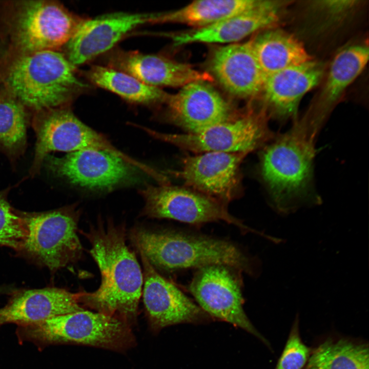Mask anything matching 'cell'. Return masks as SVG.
I'll list each match as a JSON object with an SVG mask.
<instances>
[{"mask_svg": "<svg viewBox=\"0 0 369 369\" xmlns=\"http://www.w3.org/2000/svg\"><path fill=\"white\" fill-rule=\"evenodd\" d=\"M324 71L322 63L311 59L266 75L261 93L268 116L297 120L300 100L318 85Z\"/></svg>", "mask_w": 369, "mask_h": 369, "instance_id": "obj_18", "label": "cell"}, {"mask_svg": "<svg viewBox=\"0 0 369 369\" xmlns=\"http://www.w3.org/2000/svg\"><path fill=\"white\" fill-rule=\"evenodd\" d=\"M143 300L151 327L159 331L181 323L200 324L211 317L173 283L161 275L139 251Z\"/></svg>", "mask_w": 369, "mask_h": 369, "instance_id": "obj_15", "label": "cell"}, {"mask_svg": "<svg viewBox=\"0 0 369 369\" xmlns=\"http://www.w3.org/2000/svg\"><path fill=\"white\" fill-rule=\"evenodd\" d=\"M107 66L126 72L143 83L156 88L182 87L198 81L212 82L209 73L163 56L137 51L112 49L107 52Z\"/></svg>", "mask_w": 369, "mask_h": 369, "instance_id": "obj_17", "label": "cell"}, {"mask_svg": "<svg viewBox=\"0 0 369 369\" xmlns=\"http://www.w3.org/2000/svg\"><path fill=\"white\" fill-rule=\"evenodd\" d=\"M307 369H369L368 347L344 339L326 340L313 353Z\"/></svg>", "mask_w": 369, "mask_h": 369, "instance_id": "obj_27", "label": "cell"}, {"mask_svg": "<svg viewBox=\"0 0 369 369\" xmlns=\"http://www.w3.org/2000/svg\"><path fill=\"white\" fill-rule=\"evenodd\" d=\"M85 75L94 85L134 104L150 106L163 102L168 95L160 88L147 85L126 72L107 66L92 65Z\"/></svg>", "mask_w": 369, "mask_h": 369, "instance_id": "obj_24", "label": "cell"}, {"mask_svg": "<svg viewBox=\"0 0 369 369\" xmlns=\"http://www.w3.org/2000/svg\"><path fill=\"white\" fill-rule=\"evenodd\" d=\"M28 111L10 95L0 96V152L12 162L25 152Z\"/></svg>", "mask_w": 369, "mask_h": 369, "instance_id": "obj_26", "label": "cell"}, {"mask_svg": "<svg viewBox=\"0 0 369 369\" xmlns=\"http://www.w3.org/2000/svg\"><path fill=\"white\" fill-rule=\"evenodd\" d=\"M77 207L36 212L19 210L26 236L16 253L53 272L77 261L83 248L77 234L80 213Z\"/></svg>", "mask_w": 369, "mask_h": 369, "instance_id": "obj_7", "label": "cell"}, {"mask_svg": "<svg viewBox=\"0 0 369 369\" xmlns=\"http://www.w3.org/2000/svg\"><path fill=\"white\" fill-rule=\"evenodd\" d=\"M315 138L298 119L275 135L261 155L260 172L275 207L285 212L318 201L313 185Z\"/></svg>", "mask_w": 369, "mask_h": 369, "instance_id": "obj_4", "label": "cell"}, {"mask_svg": "<svg viewBox=\"0 0 369 369\" xmlns=\"http://www.w3.org/2000/svg\"><path fill=\"white\" fill-rule=\"evenodd\" d=\"M45 162L51 171L69 183L97 191L134 183L139 179L141 170L122 158L102 150L77 151L61 157L49 155Z\"/></svg>", "mask_w": 369, "mask_h": 369, "instance_id": "obj_12", "label": "cell"}, {"mask_svg": "<svg viewBox=\"0 0 369 369\" xmlns=\"http://www.w3.org/2000/svg\"><path fill=\"white\" fill-rule=\"evenodd\" d=\"M283 5L282 1L259 0L253 7L210 26L170 36L175 46L236 43L274 25Z\"/></svg>", "mask_w": 369, "mask_h": 369, "instance_id": "obj_19", "label": "cell"}, {"mask_svg": "<svg viewBox=\"0 0 369 369\" xmlns=\"http://www.w3.org/2000/svg\"><path fill=\"white\" fill-rule=\"evenodd\" d=\"M31 123L36 137L34 158L29 170L31 176L39 173L46 157L54 151H105L141 170L146 168L145 165L119 151L104 136L81 122L68 107L34 112Z\"/></svg>", "mask_w": 369, "mask_h": 369, "instance_id": "obj_8", "label": "cell"}, {"mask_svg": "<svg viewBox=\"0 0 369 369\" xmlns=\"http://www.w3.org/2000/svg\"><path fill=\"white\" fill-rule=\"evenodd\" d=\"M309 353L296 328H293L276 369H301Z\"/></svg>", "mask_w": 369, "mask_h": 369, "instance_id": "obj_29", "label": "cell"}, {"mask_svg": "<svg viewBox=\"0 0 369 369\" xmlns=\"http://www.w3.org/2000/svg\"><path fill=\"white\" fill-rule=\"evenodd\" d=\"M133 241L156 269L174 272L212 264L231 266L251 276L256 262L241 246L229 240L177 230L137 228Z\"/></svg>", "mask_w": 369, "mask_h": 369, "instance_id": "obj_2", "label": "cell"}, {"mask_svg": "<svg viewBox=\"0 0 369 369\" xmlns=\"http://www.w3.org/2000/svg\"><path fill=\"white\" fill-rule=\"evenodd\" d=\"M3 82L9 94L34 113L68 107L89 87L66 55L53 50L14 56Z\"/></svg>", "mask_w": 369, "mask_h": 369, "instance_id": "obj_3", "label": "cell"}, {"mask_svg": "<svg viewBox=\"0 0 369 369\" xmlns=\"http://www.w3.org/2000/svg\"><path fill=\"white\" fill-rule=\"evenodd\" d=\"M241 273L226 265L204 266L196 270L189 290L211 318L232 324L264 341L243 310Z\"/></svg>", "mask_w": 369, "mask_h": 369, "instance_id": "obj_11", "label": "cell"}, {"mask_svg": "<svg viewBox=\"0 0 369 369\" xmlns=\"http://www.w3.org/2000/svg\"><path fill=\"white\" fill-rule=\"evenodd\" d=\"M15 333L19 343L30 342L40 350L51 345L76 344L119 351L134 341L126 321L85 310L17 326Z\"/></svg>", "mask_w": 369, "mask_h": 369, "instance_id": "obj_6", "label": "cell"}, {"mask_svg": "<svg viewBox=\"0 0 369 369\" xmlns=\"http://www.w3.org/2000/svg\"><path fill=\"white\" fill-rule=\"evenodd\" d=\"M250 41L265 76L312 59L298 39L280 29L261 30Z\"/></svg>", "mask_w": 369, "mask_h": 369, "instance_id": "obj_23", "label": "cell"}, {"mask_svg": "<svg viewBox=\"0 0 369 369\" xmlns=\"http://www.w3.org/2000/svg\"><path fill=\"white\" fill-rule=\"evenodd\" d=\"M145 201L144 215L199 225L223 221L243 233L253 231L232 216L227 205L188 187L168 183L148 185L140 191Z\"/></svg>", "mask_w": 369, "mask_h": 369, "instance_id": "obj_10", "label": "cell"}, {"mask_svg": "<svg viewBox=\"0 0 369 369\" xmlns=\"http://www.w3.org/2000/svg\"><path fill=\"white\" fill-rule=\"evenodd\" d=\"M368 54L367 46L354 45L341 49L334 57L320 94L300 120L312 136L316 137L344 90L363 70Z\"/></svg>", "mask_w": 369, "mask_h": 369, "instance_id": "obj_20", "label": "cell"}, {"mask_svg": "<svg viewBox=\"0 0 369 369\" xmlns=\"http://www.w3.org/2000/svg\"><path fill=\"white\" fill-rule=\"evenodd\" d=\"M10 187L0 191V245L17 252L22 245L26 230L19 210L8 201Z\"/></svg>", "mask_w": 369, "mask_h": 369, "instance_id": "obj_28", "label": "cell"}, {"mask_svg": "<svg viewBox=\"0 0 369 369\" xmlns=\"http://www.w3.org/2000/svg\"><path fill=\"white\" fill-rule=\"evenodd\" d=\"M258 1H195L175 10L158 12L157 24L179 23L201 28L249 9Z\"/></svg>", "mask_w": 369, "mask_h": 369, "instance_id": "obj_25", "label": "cell"}, {"mask_svg": "<svg viewBox=\"0 0 369 369\" xmlns=\"http://www.w3.org/2000/svg\"><path fill=\"white\" fill-rule=\"evenodd\" d=\"M264 109L250 111L236 118L195 133L170 134L143 128L154 138L191 152L249 153L270 141L275 135L268 125Z\"/></svg>", "mask_w": 369, "mask_h": 369, "instance_id": "obj_9", "label": "cell"}, {"mask_svg": "<svg viewBox=\"0 0 369 369\" xmlns=\"http://www.w3.org/2000/svg\"><path fill=\"white\" fill-rule=\"evenodd\" d=\"M14 290H15V289L11 286H8V285L0 286V294H11Z\"/></svg>", "mask_w": 369, "mask_h": 369, "instance_id": "obj_30", "label": "cell"}, {"mask_svg": "<svg viewBox=\"0 0 369 369\" xmlns=\"http://www.w3.org/2000/svg\"><path fill=\"white\" fill-rule=\"evenodd\" d=\"M5 38L15 56L65 46L87 18L57 2L7 4L2 15Z\"/></svg>", "mask_w": 369, "mask_h": 369, "instance_id": "obj_5", "label": "cell"}, {"mask_svg": "<svg viewBox=\"0 0 369 369\" xmlns=\"http://www.w3.org/2000/svg\"><path fill=\"white\" fill-rule=\"evenodd\" d=\"M207 81L188 84L163 103L169 120L188 133L203 131L238 116L230 104Z\"/></svg>", "mask_w": 369, "mask_h": 369, "instance_id": "obj_16", "label": "cell"}, {"mask_svg": "<svg viewBox=\"0 0 369 369\" xmlns=\"http://www.w3.org/2000/svg\"><path fill=\"white\" fill-rule=\"evenodd\" d=\"M248 154L211 152L188 156L180 170L170 173L187 187L228 205L241 192L240 166Z\"/></svg>", "mask_w": 369, "mask_h": 369, "instance_id": "obj_13", "label": "cell"}, {"mask_svg": "<svg viewBox=\"0 0 369 369\" xmlns=\"http://www.w3.org/2000/svg\"><path fill=\"white\" fill-rule=\"evenodd\" d=\"M0 308V327L7 324H31L51 318L84 310L77 294L64 289L46 287L14 290Z\"/></svg>", "mask_w": 369, "mask_h": 369, "instance_id": "obj_22", "label": "cell"}, {"mask_svg": "<svg viewBox=\"0 0 369 369\" xmlns=\"http://www.w3.org/2000/svg\"><path fill=\"white\" fill-rule=\"evenodd\" d=\"M156 12H115L87 18L65 46L66 56L75 67L111 50L127 34L156 24Z\"/></svg>", "mask_w": 369, "mask_h": 369, "instance_id": "obj_14", "label": "cell"}, {"mask_svg": "<svg viewBox=\"0 0 369 369\" xmlns=\"http://www.w3.org/2000/svg\"><path fill=\"white\" fill-rule=\"evenodd\" d=\"M210 65L213 77L230 94L250 98L261 93L265 75L250 40L218 47L212 54Z\"/></svg>", "mask_w": 369, "mask_h": 369, "instance_id": "obj_21", "label": "cell"}, {"mask_svg": "<svg viewBox=\"0 0 369 369\" xmlns=\"http://www.w3.org/2000/svg\"><path fill=\"white\" fill-rule=\"evenodd\" d=\"M83 234L101 275L99 287L77 293L83 302L97 312L128 323L135 319L143 287V273L134 252L126 243L125 225L99 221Z\"/></svg>", "mask_w": 369, "mask_h": 369, "instance_id": "obj_1", "label": "cell"}]
</instances>
